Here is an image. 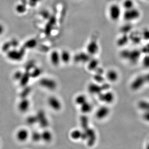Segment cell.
<instances>
[{"label": "cell", "mask_w": 149, "mask_h": 149, "mask_svg": "<svg viewBox=\"0 0 149 149\" xmlns=\"http://www.w3.org/2000/svg\"><path fill=\"white\" fill-rule=\"evenodd\" d=\"M122 15L121 9L116 4H112L109 8V15L113 21H117L119 19Z\"/></svg>", "instance_id": "277c9868"}, {"label": "cell", "mask_w": 149, "mask_h": 149, "mask_svg": "<svg viewBox=\"0 0 149 149\" xmlns=\"http://www.w3.org/2000/svg\"><path fill=\"white\" fill-rule=\"evenodd\" d=\"M87 97L86 95L83 94L78 95L75 97L74 99V102L78 106L81 105L87 101Z\"/></svg>", "instance_id": "603a6c76"}, {"label": "cell", "mask_w": 149, "mask_h": 149, "mask_svg": "<svg viewBox=\"0 0 149 149\" xmlns=\"http://www.w3.org/2000/svg\"><path fill=\"white\" fill-rule=\"evenodd\" d=\"M90 55L87 53H80L75 56V61L77 62L86 63L90 60Z\"/></svg>", "instance_id": "ffe728a7"}, {"label": "cell", "mask_w": 149, "mask_h": 149, "mask_svg": "<svg viewBox=\"0 0 149 149\" xmlns=\"http://www.w3.org/2000/svg\"><path fill=\"white\" fill-rule=\"evenodd\" d=\"M11 47V45L10 42H6L2 47V50L3 52H8Z\"/></svg>", "instance_id": "74e56055"}, {"label": "cell", "mask_w": 149, "mask_h": 149, "mask_svg": "<svg viewBox=\"0 0 149 149\" xmlns=\"http://www.w3.org/2000/svg\"><path fill=\"white\" fill-rule=\"evenodd\" d=\"M41 133V139L44 142L49 143L53 139V135L50 131L45 130Z\"/></svg>", "instance_id": "d6986e66"}, {"label": "cell", "mask_w": 149, "mask_h": 149, "mask_svg": "<svg viewBox=\"0 0 149 149\" xmlns=\"http://www.w3.org/2000/svg\"><path fill=\"white\" fill-rule=\"evenodd\" d=\"M35 63L33 61H31L27 64L26 66V70H28L29 72H31V70H32L35 67Z\"/></svg>", "instance_id": "8d00e7d4"}, {"label": "cell", "mask_w": 149, "mask_h": 149, "mask_svg": "<svg viewBox=\"0 0 149 149\" xmlns=\"http://www.w3.org/2000/svg\"><path fill=\"white\" fill-rule=\"evenodd\" d=\"M87 90L89 93L92 95H99L100 93L103 91L102 86L100 85L99 83L94 82L90 83L87 87Z\"/></svg>", "instance_id": "30bf717a"}, {"label": "cell", "mask_w": 149, "mask_h": 149, "mask_svg": "<svg viewBox=\"0 0 149 149\" xmlns=\"http://www.w3.org/2000/svg\"><path fill=\"white\" fill-rule=\"evenodd\" d=\"M99 100L105 104H111L115 100V95L109 90L103 91L98 95Z\"/></svg>", "instance_id": "7a4b0ae2"}, {"label": "cell", "mask_w": 149, "mask_h": 149, "mask_svg": "<svg viewBox=\"0 0 149 149\" xmlns=\"http://www.w3.org/2000/svg\"><path fill=\"white\" fill-rule=\"evenodd\" d=\"M87 63V69L89 71H94L99 68V61L97 59H90Z\"/></svg>", "instance_id": "7402d4cb"}, {"label": "cell", "mask_w": 149, "mask_h": 149, "mask_svg": "<svg viewBox=\"0 0 149 149\" xmlns=\"http://www.w3.org/2000/svg\"><path fill=\"white\" fill-rule=\"evenodd\" d=\"M61 61L64 63L67 64L70 62L71 59V55L70 52L67 51H62L61 54Z\"/></svg>", "instance_id": "cb8c5ba5"}, {"label": "cell", "mask_w": 149, "mask_h": 149, "mask_svg": "<svg viewBox=\"0 0 149 149\" xmlns=\"http://www.w3.org/2000/svg\"><path fill=\"white\" fill-rule=\"evenodd\" d=\"M41 1V0H30V4L31 6H34L37 3Z\"/></svg>", "instance_id": "b9f144b4"}, {"label": "cell", "mask_w": 149, "mask_h": 149, "mask_svg": "<svg viewBox=\"0 0 149 149\" xmlns=\"http://www.w3.org/2000/svg\"><path fill=\"white\" fill-rule=\"evenodd\" d=\"M141 16L139 10L135 8L125 10L123 15L124 19L127 21H132L138 19Z\"/></svg>", "instance_id": "6da1fadb"}, {"label": "cell", "mask_w": 149, "mask_h": 149, "mask_svg": "<svg viewBox=\"0 0 149 149\" xmlns=\"http://www.w3.org/2000/svg\"><path fill=\"white\" fill-rule=\"evenodd\" d=\"M147 1H149V0H147Z\"/></svg>", "instance_id": "bcb514c9"}, {"label": "cell", "mask_w": 149, "mask_h": 149, "mask_svg": "<svg viewBox=\"0 0 149 149\" xmlns=\"http://www.w3.org/2000/svg\"><path fill=\"white\" fill-rule=\"evenodd\" d=\"M30 136V134L28 130L22 128L18 130L16 133V136L17 140L20 142H25L28 139Z\"/></svg>", "instance_id": "7c38bea8"}, {"label": "cell", "mask_w": 149, "mask_h": 149, "mask_svg": "<svg viewBox=\"0 0 149 149\" xmlns=\"http://www.w3.org/2000/svg\"><path fill=\"white\" fill-rule=\"evenodd\" d=\"M42 73V70L40 68L35 67L32 70V72H30V75L31 77L33 78H36L39 77Z\"/></svg>", "instance_id": "4316f807"}, {"label": "cell", "mask_w": 149, "mask_h": 149, "mask_svg": "<svg viewBox=\"0 0 149 149\" xmlns=\"http://www.w3.org/2000/svg\"><path fill=\"white\" fill-rule=\"evenodd\" d=\"M119 75L114 69L109 70L105 74V78L111 83H116L119 79Z\"/></svg>", "instance_id": "8fae6325"}, {"label": "cell", "mask_w": 149, "mask_h": 149, "mask_svg": "<svg viewBox=\"0 0 149 149\" xmlns=\"http://www.w3.org/2000/svg\"><path fill=\"white\" fill-rule=\"evenodd\" d=\"M10 43H11V47H16L18 45V42L16 40H13L12 41H11Z\"/></svg>", "instance_id": "7bdbcfd3"}, {"label": "cell", "mask_w": 149, "mask_h": 149, "mask_svg": "<svg viewBox=\"0 0 149 149\" xmlns=\"http://www.w3.org/2000/svg\"><path fill=\"white\" fill-rule=\"evenodd\" d=\"M141 56V53L137 50L130 51L128 60L132 63H136Z\"/></svg>", "instance_id": "ac0fdd59"}, {"label": "cell", "mask_w": 149, "mask_h": 149, "mask_svg": "<svg viewBox=\"0 0 149 149\" xmlns=\"http://www.w3.org/2000/svg\"><path fill=\"white\" fill-rule=\"evenodd\" d=\"M30 107V102L27 98H23L18 103V109L21 113H25L28 111Z\"/></svg>", "instance_id": "4fadbf2b"}, {"label": "cell", "mask_w": 149, "mask_h": 149, "mask_svg": "<svg viewBox=\"0 0 149 149\" xmlns=\"http://www.w3.org/2000/svg\"><path fill=\"white\" fill-rule=\"evenodd\" d=\"M16 10L18 13L21 14V13H24L26 11V7L24 4H18L16 7Z\"/></svg>", "instance_id": "836d02e7"}, {"label": "cell", "mask_w": 149, "mask_h": 149, "mask_svg": "<svg viewBox=\"0 0 149 149\" xmlns=\"http://www.w3.org/2000/svg\"><path fill=\"white\" fill-rule=\"evenodd\" d=\"M41 15H42V17H43L44 18H45V19H47V18L49 17V13H48V12L47 11H42V12L41 13Z\"/></svg>", "instance_id": "60d3db41"}, {"label": "cell", "mask_w": 149, "mask_h": 149, "mask_svg": "<svg viewBox=\"0 0 149 149\" xmlns=\"http://www.w3.org/2000/svg\"><path fill=\"white\" fill-rule=\"evenodd\" d=\"M83 132L79 130H74L71 131L70 133V137L74 141H78L81 139Z\"/></svg>", "instance_id": "d4e9b609"}, {"label": "cell", "mask_w": 149, "mask_h": 149, "mask_svg": "<svg viewBox=\"0 0 149 149\" xmlns=\"http://www.w3.org/2000/svg\"><path fill=\"white\" fill-rule=\"evenodd\" d=\"M142 64L145 68H149V55L144 57L142 61Z\"/></svg>", "instance_id": "d590c367"}, {"label": "cell", "mask_w": 149, "mask_h": 149, "mask_svg": "<svg viewBox=\"0 0 149 149\" xmlns=\"http://www.w3.org/2000/svg\"><path fill=\"white\" fill-rule=\"evenodd\" d=\"M39 83L42 87L49 90H55L58 86L55 80L49 78H42L40 80Z\"/></svg>", "instance_id": "3957f363"}, {"label": "cell", "mask_w": 149, "mask_h": 149, "mask_svg": "<svg viewBox=\"0 0 149 149\" xmlns=\"http://www.w3.org/2000/svg\"><path fill=\"white\" fill-rule=\"evenodd\" d=\"M138 107L143 111H149V102L145 100H141L138 103Z\"/></svg>", "instance_id": "83f0119b"}, {"label": "cell", "mask_w": 149, "mask_h": 149, "mask_svg": "<svg viewBox=\"0 0 149 149\" xmlns=\"http://www.w3.org/2000/svg\"><path fill=\"white\" fill-rule=\"evenodd\" d=\"M31 139L33 142H39L42 140L41 133L37 132V131H34L31 134Z\"/></svg>", "instance_id": "f546056e"}, {"label": "cell", "mask_w": 149, "mask_h": 149, "mask_svg": "<svg viewBox=\"0 0 149 149\" xmlns=\"http://www.w3.org/2000/svg\"><path fill=\"white\" fill-rule=\"evenodd\" d=\"M3 32V27L2 26V25H0V35H1Z\"/></svg>", "instance_id": "f6af8a7d"}, {"label": "cell", "mask_w": 149, "mask_h": 149, "mask_svg": "<svg viewBox=\"0 0 149 149\" xmlns=\"http://www.w3.org/2000/svg\"><path fill=\"white\" fill-rule=\"evenodd\" d=\"M93 110V106L90 102L87 101L80 106V110L84 115L88 114Z\"/></svg>", "instance_id": "2e32d148"}, {"label": "cell", "mask_w": 149, "mask_h": 149, "mask_svg": "<svg viewBox=\"0 0 149 149\" xmlns=\"http://www.w3.org/2000/svg\"><path fill=\"white\" fill-rule=\"evenodd\" d=\"M37 42L34 39H31L26 42L24 44L23 48L25 49H32L36 47Z\"/></svg>", "instance_id": "484cf974"}, {"label": "cell", "mask_w": 149, "mask_h": 149, "mask_svg": "<svg viewBox=\"0 0 149 149\" xmlns=\"http://www.w3.org/2000/svg\"><path fill=\"white\" fill-rule=\"evenodd\" d=\"M25 48H23L20 50H13L7 52V57L9 59L14 61H20L23 58L25 54Z\"/></svg>", "instance_id": "5b68a950"}, {"label": "cell", "mask_w": 149, "mask_h": 149, "mask_svg": "<svg viewBox=\"0 0 149 149\" xmlns=\"http://www.w3.org/2000/svg\"><path fill=\"white\" fill-rule=\"evenodd\" d=\"M86 119L85 116H84L83 118H82V120H81V125H82V127H83V128L84 127V126H87V125H88V122H86V120H85Z\"/></svg>", "instance_id": "ab89813d"}, {"label": "cell", "mask_w": 149, "mask_h": 149, "mask_svg": "<svg viewBox=\"0 0 149 149\" xmlns=\"http://www.w3.org/2000/svg\"><path fill=\"white\" fill-rule=\"evenodd\" d=\"M36 116L37 119V123L43 128H47L49 125V121L45 112L42 110H40L37 112Z\"/></svg>", "instance_id": "ba28073f"}, {"label": "cell", "mask_w": 149, "mask_h": 149, "mask_svg": "<svg viewBox=\"0 0 149 149\" xmlns=\"http://www.w3.org/2000/svg\"><path fill=\"white\" fill-rule=\"evenodd\" d=\"M86 50L87 53L90 56L96 55L99 52V45L95 41H92L87 45Z\"/></svg>", "instance_id": "5bb4252c"}, {"label": "cell", "mask_w": 149, "mask_h": 149, "mask_svg": "<svg viewBox=\"0 0 149 149\" xmlns=\"http://www.w3.org/2000/svg\"><path fill=\"white\" fill-rule=\"evenodd\" d=\"M123 6L125 10L127 9H130L132 8H134V3L133 1V0H125L123 2Z\"/></svg>", "instance_id": "4dcf8cb0"}, {"label": "cell", "mask_w": 149, "mask_h": 149, "mask_svg": "<svg viewBox=\"0 0 149 149\" xmlns=\"http://www.w3.org/2000/svg\"><path fill=\"white\" fill-rule=\"evenodd\" d=\"M105 78L103 77V76L101 74H99V73H97L94 76V80L95 82L99 83V84H101L104 81Z\"/></svg>", "instance_id": "d6a6232c"}, {"label": "cell", "mask_w": 149, "mask_h": 149, "mask_svg": "<svg viewBox=\"0 0 149 149\" xmlns=\"http://www.w3.org/2000/svg\"><path fill=\"white\" fill-rule=\"evenodd\" d=\"M144 78L146 83H149V73H147V74L144 75Z\"/></svg>", "instance_id": "ee69618b"}, {"label": "cell", "mask_w": 149, "mask_h": 149, "mask_svg": "<svg viewBox=\"0 0 149 149\" xmlns=\"http://www.w3.org/2000/svg\"><path fill=\"white\" fill-rule=\"evenodd\" d=\"M110 112L111 111L109 107L105 105L101 106L96 110L95 116L97 119L103 120L108 117Z\"/></svg>", "instance_id": "8992f818"}, {"label": "cell", "mask_w": 149, "mask_h": 149, "mask_svg": "<svg viewBox=\"0 0 149 149\" xmlns=\"http://www.w3.org/2000/svg\"><path fill=\"white\" fill-rule=\"evenodd\" d=\"M31 78V77L30 75V72L28 70H25V72H23V74L21 79L19 81L20 85L22 87L28 86Z\"/></svg>", "instance_id": "e0dca14e"}, {"label": "cell", "mask_w": 149, "mask_h": 149, "mask_svg": "<svg viewBox=\"0 0 149 149\" xmlns=\"http://www.w3.org/2000/svg\"><path fill=\"white\" fill-rule=\"evenodd\" d=\"M23 74V72H21L20 70H17V72H15L13 75V77L15 80L19 81L22 77Z\"/></svg>", "instance_id": "e575fe53"}, {"label": "cell", "mask_w": 149, "mask_h": 149, "mask_svg": "<svg viewBox=\"0 0 149 149\" xmlns=\"http://www.w3.org/2000/svg\"><path fill=\"white\" fill-rule=\"evenodd\" d=\"M31 87L28 86L23 87V89L20 93V97H21V99L27 98L29 95L31 93Z\"/></svg>", "instance_id": "f1b7e54d"}, {"label": "cell", "mask_w": 149, "mask_h": 149, "mask_svg": "<svg viewBox=\"0 0 149 149\" xmlns=\"http://www.w3.org/2000/svg\"><path fill=\"white\" fill-rule=\"evenodd\" d=\"M49 18V21L47 24L45 28V33L47 35H49L50 34L52 29L56 23V18L55 17H51Z\"/></svg>", "instance_id": "44dd1931"}, {"label": "cell", "mask_w": 149, "mask_h": 149, "mask_svg": "<svg viewBox=\"0 0 149 149\" xmlns=\"http://www.w3.org/2000/svg\"><path fill=\"white\" fill-rule=\"evenodd\" d=\"M146 81L144 76L139 75L138 76L134 79L130 84V88L133 91L138 90L142 88L144 85L145 84Z\"/></svg>", "instance_id": "52a82bcc"}, {"label": "cell", "mask_w": 149, "mask_h": 149, "mask_svg": "<svg viewBox=\"0 0 149 149\" xmlns=\"http://www.w3.org/2000/svg\"><path fill=\"white\" fill-rule=\"evenodd\" d=\"M142 118L144 121L149 123V111H144L143 113L142 114Z\"/></svg>", "instance_id": "f35d334b"}, {"label": "cell", "mask_w": 149, "mask_h": 149, "mask_svg": "<svg viewBox=\"0 0 149 149\" xmlns=\"http://www.w3.org/2000/svg\"><path fill=\"white\" fill-rule=\"evenodd\" d=\"M26 122L29 125H33L37 123V119L36 115L29 116L26 118Z\"/></svg>", "instance_id": "1f68e13d"}, {"label": "cell", "mask_w": 149, "mask_h": 149, "mask_svg": "<svg viewBox=\"0 0 149 149\" xmlns=\"http://www.w3.org/2000/svg\"><path fill=\"white\" fill-rule=\"evenodd\" d=\"M50 58L51 63L54 66H58L61 63V55L56 51H54L51 53Z\"/></svg>", "instance_id": "9a60e30c"}, {"label": "cell", "mask_w": 149, "mask_h": 149, "mask_svg": "<svg viewBox=\"0 0 149 149\" xmlns=\"http://www.w3.org/2000/svg\"><path fill=\"white\" fill-rule=\"evenodd\" d=\"M48 105L55 111H59L62 109V103L61 100L55 96H50L47 100Z\"/></svg>", "instance_id": "9c48e42d"}]
</instances>
